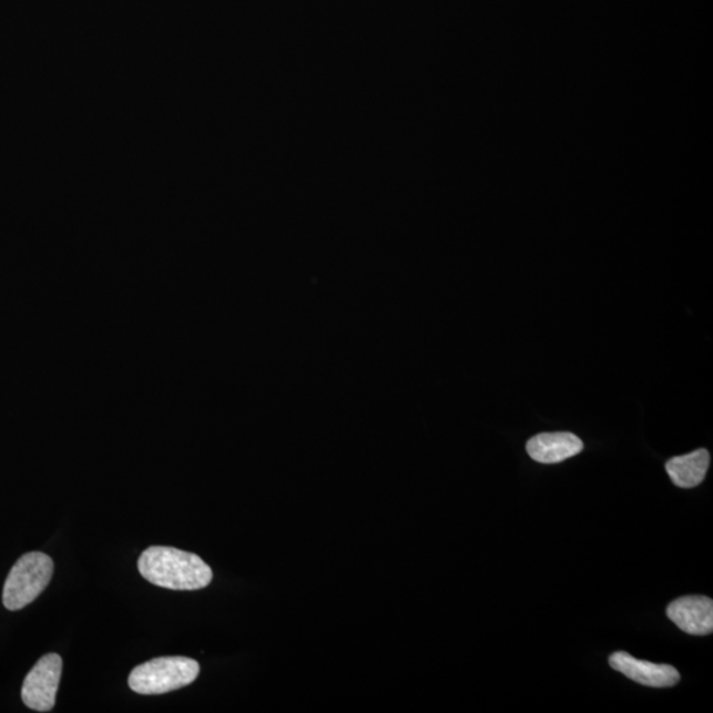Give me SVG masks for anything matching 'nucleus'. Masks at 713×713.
I'll return each instance as SVG.
<instances>
[{
	"label": "nucleus",
	"instance_id": "nucleus-4",
	"mask_svg": "<svg viewBox=\"0 0 713 713\" xmlns=\"http://www.w3.org/2000/svg\"><path fill=\"white\" fill-rule=\"evenodd\" d=\"M61 673L62 660L59 654L41 658L23 683L22 701L27 707L38 712L52 711L57 704Z\"/></svg>",
	"mask_w": 713,
	"mask_h": 713
},
{
	"label": "nucleus",
	"instance_id": "nucleus-8",
	"mask_svg": "<svg viewBox=\"0 0 713 713\" xmlns=\"http://www.w3.org/2000/svg\"><path fill=\"white\" fill-rule=\"evenodd\" d=\"M707 449H697L689 455L673 457L666 464L671 481L682 489H691L704 481L710 468Z\"/></svg>",
	"mask_w": 713,
	"mask_h": 713
},
{
	"label": "nucleus",
	"instance_id": "nucleus-7",
	"mask_svg": "<svg viewBox=\"0 0 713 713\" xmlns=\"http://www.w3.org/2000/svg\"><path fill=\"white\" fill-rule=\"evenodd\" d=\"M584 445L571 432H546L531 438L526 445L532 460L541 464H558L583 451Z\"/></svg>",
	"mask_w": 713,
	"mask_h": 713
},
{
	"label": "nucleus",
	"instance_id": "nucleus-1",
	"mask_svg": "<svg viewBox=\"0 0 713 713\" xmlns=\"http://www.w3.org/2000/svg\"><path fill=\"white\" fill-rule=\"evenodd\" d=\"M137 570L151 584L172 591H198L212 583L213 571L196 553L154 546L143 551Z\"/></svg>",
	"mask_w": 713,
	"mask_h": 713
},
{
	"label": "nucleus",
	"instance_id": "nucleus-2",
	"mask_svg": "<svg viewBox=\"0 0 713 713\" xmlns=\"http://www.w3.org/2000/svg\"><path fill=\"white\" fill-rule=\"evenodd\" d=\"M200 664L192 658L162 656L136 666L129 676L130 689L141 695H162L197 680Z\"/></svg>",
	"mask_w": 713,
	"mask_h": 713
},
{
	"label": "nucleus",
	"instance_id": "nucleus-6",
	"mask_svg": "<svg viewBox=\"0 0 713 713\" xmlns=\"http://www.w3.org/2000/svg\"><path fill=\"white\" fill-rule=\"evenodd\" d=\"M668 618L691 635H709L713 630V601L707 597H685L668 607Z\"/></svg>",
	"mask_w": 713,
	"mask_h": 713
},
{
	"label": "nucleus",
	"instance_id": "nucleus-5",
	"mask_svg": "<svg viewBox=\"0 0 713 713\" xmlns=\"http://www.w3.org/2000/svg\"><path fill=\"white\" fill-rule=\"evenodd\" d=\"M609 664L613 670L629 678V680L648 685V687H673L681 681V674L670 664L640 661L625 652L613 653L609 656Z\"/></svg>",
	"mask_w": 713,
	"mask_h": 713
},
{
	"label": "nucleus",
	"instance_id": "nucleus-3",
	"mask_svg": "<svg viewBox=\"0 0 713 713\" xmlns=\"http://www.w3.org/2000/svg\"><path fill=\"white\" fill-rule=\"evenodd\" d=\"M53 560L43 552H29L12 567L3 588V604L20 611L37 600L53 577Z\"/></svg>",
	"mask_w": 713,
	"mask_h": 713
}]
</instances>
